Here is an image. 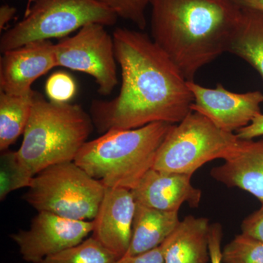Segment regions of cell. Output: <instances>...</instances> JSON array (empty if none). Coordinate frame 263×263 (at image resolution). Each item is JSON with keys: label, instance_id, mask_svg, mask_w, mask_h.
Listing matches in <instances>:
<instances>
[{"label": "cell", "instance_id": "obj_12", "mask_svg": "<svg viewBox=\"0 0 263 263\" xmlns=\"http://www.w3.org/2000/svg\"><path fill=\"white\" fill-rule=\"evenodd\" d=\"M136 206L130 190L106 187L92 220L93 238L118 258L125 256L130 247Z\"/></svg>", "mask_w": 263, "mask_h": 263}, {"label": "cell", "instance_id": "obj_8", "mask_svg": "<svg viewBox=\"0 0 263 263\" xmlns=\"http://www.w3.org/2000/svg\"><path fill=\"white\" fill-rule=\"evenodd\" d=\"M57 67L84 72L94 78L98 91L108 96L118 85L113 36L105 26L90 24L72 37L55 44Z\"/></svg>", "mask_w": 263, "mask_h": 263}, {"label": "cell", "instance_id": "obj_20", "mask_svg": "<svg viewBox=\"0 0 263 263\" xmlns=\"http://www.w3.org/2000/svg\"><path fill=\"white\" fill-rule=\"evenodd\" d=\"M34 175L18 160L16 152H2L0 160V200L19 189L29 188Z\"/></svg>", "mask_w": 263, "mask_h": 263}, {"label": "cell", "instance_id": "obj_2", "mask_svg": "<svg viewBox=\"0 0 263 263\" xmlns=\"http://www.w3.org/2000/svg\"><path fill=\"white\" fill-rule=\"evenodd\" d=\"M152 38L188 81L228 52L242 8L230 0H151Z\"/></svg>", "mask_w": 263, "mask_h": 263}, {"label": "cell", "instance_id": "obj_1", "mask_svg": "<svg viewBox=\"0 0 263 263\" xmlns=\"http://www.w3.org/2000/svg\"><path fill=\"white\" fill-rule=\"evenodd\" d=\"M112 36L122 85L112 100L91 103L90 115L99 133L181 122L192 112L194 98L177 66L145 33L117 28Z\"/></svg>", "mask_w": 263, "mask_h": 263}, {"label": "cell", "instance_id": "obj_26", "mask_svg": "<svg viewBox=\"0 0 263 263\" xmlns=\"http://www.w3.org/2000/svg\"><path fill=\"white\" fill-rule=\"evenodd\" d=\"M114 263H164L163 256L160 247L135 256H124Z\"/></svg>", "mask_w": 263, "mask_h": 263}, {"label": "cell", "instance_id": "obj_10", "mask_svg": "<svg viewBox=\"0 0 263 263\" xmlns=\"http://www.w3.org/2000/svg\"><path fill=\"white\" fill-rule=\"evenodd\" d=\"M187 84L194 98L192 111L202 114L216 127L228 133H236L247 127L256 116L262 113L261 91L233 92L221 84L211 89L194 81H187Z\"/></svg>", "mask_w": 263, "mask_h": 263}, {"label": "cell", "instance_id": "obj_15", "mask_svg": "<svg viewBox=\"0 0 263 263\" xmlns=\"http://www.w3.org/2000/svg\"><path fill=\"white\" fill-rule=\"evenodd\" d=\"M210 226L207 218L186 216L160 245L164 263H208Z\"/></svg>", "mask_w": 263, "mask_h": 263}, {"label": "cell", "instance_id": "obj_28", "mask_svg": "<svg viewBox=\"0 0 263 263\" xmlns=\"http://www.w3.org/2000/svg\"><path fill=\"white\" fill-rule=\"evenodd\" d=\"M16 13V9L9 5H2L0 8V31L5 29L7 24L13 19Z\"/></svg>", "mask_w": 263, "mask_h": 263}, {"label": "cell", "instance_id": "obj_19", "mask_svg": "<svg viewBox=\"0 0 263 263\" xmlns=\"http://www.w3.org/2000/svg\"><path fill=\"white\" fill-rule=\"evenodd\" d=\"M118 257L92 236L39 263H114Z\"/></svg>", "mask_w": 263, "mask_h": 263}, {"label": "cell", "instance_id": "obj_21", "mask_svg": "<svg viewBox=\"0 0 263 263\" xmlns=\"http://www.w3.org/2000/svg\"><path fill=\"white\" fill-rule=\"evenodd\" d=\"M223 263H263V241L240 233L221 252Z\"/></svg>", "mask_w": 263, "mask_h": 263}, {"label": "cell", "instance_id": "obj_25", "mask_svg": "<svg viewBox=\"0 0 263 263\" xmlns=\"http://www.w3.org/2000/svg\"><path fill=\"white\" fill-rule=\"evenodd\" d=\"M222 227L219 223H214L210 226L209 235V248L211 263H221V240H222Z\"/></svg>", "mask_w": 263, "mask_h": 263}, {"label": "cell", "instance_id": "obj_5", "mask_svg": "<svg viewBox=\"0 0 263 263\" xmlns=\"http://www.w3.org/2000/svg\"><path fill=\"white\" fill-rule=\"evenodd\" d=\"M119 17L99 0H34L24 18L2 34V53L29 43L65 38L90 24L108 27Z\"/></svg>", "mask_w": 263, "mask_h": 263}, {"label": "cell", "instance_id": "obj_22", "mask_svg": "<svg viewBox=\"0 0 263 263\" xmlns=\"http://www.w3.org/2000/svg\"><path fill=\"white\" fill-rule=\"evenodd\" d=\"M119 18L129 21L141 30L146 27V12L151 0H99Z\"/></svg>", "mask_w": 263, "mask_h": 263}, {"label": "cell", "instance_id": "obj_24", "mask_svg": "<svg viewBox=\"0 0 263 263\" xmlns=\"http://www.w3.org/2000/svg\"><path fill=\"white\" fill-rule=\"evenodd\" d=\"M240 230L241 233L263 241V205L243 219Z\"/></svg>", "mask_w": 263, "mask_h": 263}, {"label": "cell", "instance_id": "obj_9", "mask_svg": "<svg viewBox=\"0 0 263 263\" xmlns=\"http://www.w3.org/2000/svg\"><path fill=\"white\" fill-rule=\"evenodd\" d=\"M93 221L74 220L47 212H39L29 229L10 235L22 258L39 263L52 254L81 243L92 233Z\"/></svg>", "mask_w": 263, "mask_h": 263}, {"label": "cell", "instance_id": "obj_7", "mask_svg": "<svg viewBox=\"0 0 263 263\" xmlns=\"http://www.w3.org/2000/svg\"><path fill=\"white\" fill-rule=\"evenodd\" d=\"M239 142L235 133L222 130L202 114L192 111L171 128L152 168L193 176L207 162L226 160Z\"/></svg>", "mask_w": 263, "mask_h": 263}, {"label": "cell", "instance_id": "obj_6", "mask_svg": "<svg viewBox=\"0 0 263 263\" xmlns=\"http://www.w3.org/2000/svg\"><path fill=\"white\" fill-rule=\"evenodd\" d=\"M23 198L39 212L74 219H94L105 186L74 162L53 164L33 178Z\"/></svg>", "mask_w": 263, "mask_h": 263}, {"label": "cell", "instance_id": "obj_11", "mask_svg": "<svg viewBox=\"0 0 263 263\" xmlns=\"http://www.w3.org/2000/svg\"><path fill=\"white\" fill-rule=\"evenodd\" d=\"M56 67L55 44L50 41H34L5 51L0 60V91L28 93L34 81Z\"/></svg>", "mask_w": 263, "mask_h": 263}, {"label": "cell", "instance_id": "obj_29", "mask_svg": "<svg viewBox=\"0 0 263 263\" xmlns=\"http://www.w3.org/2000/svg\"><path fill=\"white\" fill-rule=\"evenodd\" d=\"M243 9L257 10L263 13V0H230Z\"/></svg>", "mask_w": 263, "mask_h": 263}, {"label": "cell", "instance_id": "obj_18", "mask_svg": "<svg viewBox=\"0 0 263 263\" xmlns=\"http://www.w3.org/2000/svg\"><path fill=\"white\" fill-rule=\"evenodd\" d=\"M34 90L24 95L0 91V151L5 152L23 135L32 113Z\"/></svg>", "mask_w": 263, "mask_h": 263}, {"label": "cell", "instance_id": "obj_30", "mask_svg": "<svg viewBox=\"0 0 263 263\" xmlns=\"http://www.w3.org/2000/svg\"><path fill=\"white\" fill-rule=\"evenodd\" d=\"M33 2H34V0H27V8H26L25 12H27V10L29 9V8H30L31 5H32Z\"/></svg>", "mask_w": 263, "mask_h": 263}, {"label": "cell", "instance_id": "obj_3", "mask_svg": "<svg viewBox=\"0 0 263 263\" xmlns=\"http://www.w3.org/2000/svg\"><path fill=\"white\" fill-rule=\"evenodd\" d=\"M174 124L154 122L111 129L88 141L73 161L105 187L131 190L153 167L157 151Z\"/></svg>", "mask_w": 263, "mask_h": 263}, {"label": "cell", "instance_id": "obj_23", "mask_svg": "<svg viewBox=\"0 0 263 263\" xmlns=\"http://www.w3.org/2000/svg\"><path fill=\"white\" fill-rule=\"evenodd\" d=\"M45 91L50 101L68 103L75 96L76 81L67 72L59 71L48 77L45 85Z\"/></svg>", "mask_w": 263, "mask_h": 263}, {"label": "cell", "instance_id": "obj_4", "mask_svg": "<svg viewBox=\"0 0 263 263\" xmlns=\"http://www.w3.org/2000/svg\"><path fill=\"white\" fill-rule=\"evenodd\" d=\"M82 107L54 103L34 91L32 113L16 155L34 176L53 164L73 162L93 131Z\"/></svg>", "mask_w": 263, "mask_h": 263}, {"label": "cell", "instance_id": "obj_13", "mask_svg": "<svg viewBox=\"0 0 263 263\" xmlns=\"http://www.w3.org/2000/svg\"><path fill=\"white\" fill-rule=\"evenodd\" d=\"M192 176L151 168L130 190L136 204L164 211L179 212L186 202L199 206L201 190L193 186Z\"/></svg>", "mask_w": 263, "mask_h": 263}, {"label": "cell", "instance_id": "obj_17", "mask_svg": "<svg viewBox=\"0 0 263 263\" xmlns=\"http://www.w3.org/2000/svg\"><path fill=\"white\" fill-rule=\"evenodd\" d=\"M228 52L249 63L263 80V13L242 8Z\"/></svg>", "mask_w": 263, "mask_h": 263}, {"label": "cell", "instance_id": "obj_14", "mask_svg": "<svg viewBox=\"0 0 263 263\" xmlns=\"http://www.w3.org/2000/svg\"><path fill=\"white\" fill-rule=\"evenodd\" d=\"M211 176L227 187L238 188L263 205V140H240L224 163L213 167Z\"/></svg>", "mask_w": 263, "mask_h": 263}, {"label": "cell", "instance_id": "obj_16", "mask_svg": "<svg viewBox=\"0 0 263 263\" xmlns=\"http://www.w3.org/2000/svg\"><path fill=\"white\" fill-rule=\"evenodd\" d=\"M180 221L179 212H164L136 204L130 247L125 256L138 255L160 247Z\"/></svg>", "mask_w": 263, "mask_h": 263}, {"label": "cell", "instance_id": "obj_27", "mask_svg": "<svg viewBox=\"0 0 263 263\" xmlns=\"http://www.w3.org/2000/svg\"><path fill=\"white\" fill-rule=\"evenodd\" d=\"M235 134L240 140H254L259 137H262L263 114L256 116L248 126L241 128Z\"/></svg>", "mask_w": 263, "mask_h": 263}]
</instances>
